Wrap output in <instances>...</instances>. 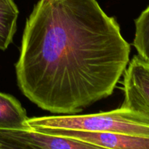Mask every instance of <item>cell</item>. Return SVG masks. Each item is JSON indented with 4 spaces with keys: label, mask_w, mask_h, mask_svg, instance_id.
<instances>
[{
    "label": "cell",
    "mask_w": 149,
    "mask_h": 149,
    "mask_svg": "<svg viewBox=\"0 0 149 149\" xmlns=\"http://www.w3.org/2000/svg\"><path fill=\"white\" fill-rule=\"evenodd\" d=\"M26 110L10 95L0 93V130L33 131L28 124Z\"/></svg>",
    "instance_id": "cell-6"
},
{
    "label": "cell",
    "mask_w": 149,
    "mask_h": 149,
    "mask_svg": "<svg viewBox=\"0 0 149 149\" xmlns=\"http://www.w3.org/2000/svg\"><path fill=\"white\" fill-rule=\"evenodd\" d=\"M19 10L14 0H0V49L6 50L17 31Z\"/></svg>",
    "instance_id": "cell-7"
},
{
    "label": "cell",
    "mask_w": 149,
    "mask_h": 149,
    "mask_svg": "<svg viewBox=\"0 0 149 149\" xmlns=\"http://www.w3.org/2000/svg\"><path fill=\"white\" fill-rule=\"evenodd\" d=\"M130 49L96 0H39L15 65L17 86L42 110L77 114L112 95Z\"/></svg>",
    "instance_id": "cell-1"
},
{
    "label": "cell",
    "mask_w": 149,
    "mask_h": 149,
    "mask_svg": "<svg viewBox=\"0 0 149 149\" xmlns=\"http://www.w3.org/2000/svg\"><path fill=\"white\" fill-rule=\"evenodd\" d=\"M33 128H51L94 132H111L149 137V117L126 108L85 115H59L29 118Z\"/></svg>",
    "instance_id": "cell-2"
},
{
    "label": "cell",
    "mask_w": 149,
    "mask_h": 149,
    "mask_svg": "<svg viewBox=\"0 0 149 149\" xmlns=\"http://www.w3.org/2000/svg\"><path fill=\"white\" fill-rule=\"evenodd\" d=\"M33 130L48 135L72 138L94 145L98 148L149 149V137L51 128H33Z\"/></svg>",
    "instance_id": "cell-5"
},
{
    "label": "cell",
    "mask_w": 149,
    "mask_h": 149,
    "mask_svg": "<svg viewBox=\"0 0 149 149\" xmlns=\"http://www.w3.org/2000/svg\"><path fill=\"white\" fill-rule=\"evenodd\" d=\"M134 47L138 55L149 63V5L135 20Z\"/></svg>",
    "instance_id": "cell-8"
},
{
    "label": "cell",
    "mask_w": 149,
    "mask_h": 149,
    "mask_svg": "<svg viewBox=\"0 0 149 149\" xmlns=\"http://www.w3.org/2000/svg\"><path fill=\"white\" fill-rule=\"evenodd\" d=\"M88 149L98 148L94 145L72 138L48 135L36 131L0 130V149Z\"/></svg>",
    "instance_id": "cell-4"
},
{
    "label": "cell",
    "mask_w": 149,
    "mask_h": 149,
    "mask_svg": "<svg viewBox=\"0 0 149 149\" xmlns=\"http://www.w3.org/2000/svg\"><path fill=\"white\" fill-rule=\"evenodd\" d=\"M122 76L124 101L121 107L149 117V63L135 55Z\"/></svg>",
    "instance_id": "cell-3"
}]
</instances>
